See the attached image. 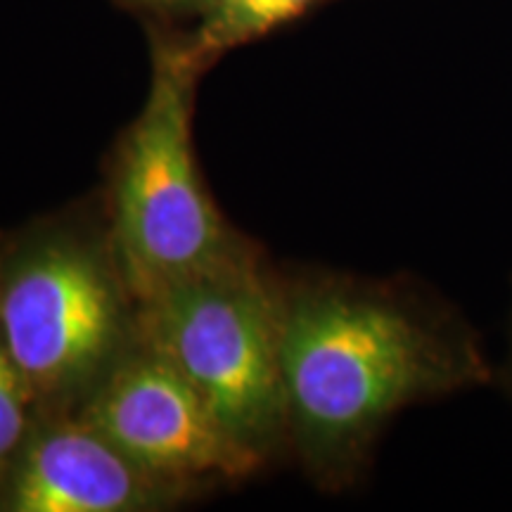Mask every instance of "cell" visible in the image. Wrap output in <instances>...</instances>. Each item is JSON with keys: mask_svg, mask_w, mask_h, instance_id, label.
I'll return each instance as SVG.
<instances>
[{"mask_svg": "<svg viewBox=\"0 0 512 512\" xmlns=\"http://www.w3.org/2000/svg\"><path fill=\"white\" fill-rule=\"evenodd\" d=\"M290 446L320 486L344 489L403 408L494 380L482 339L434 297L396 283L309 275L283 287Z\"/></svg>", "mask_w": 512, "mask_h": 512, "instance_id": "obj_1", "label": "cell"}, {"mask_svg": "<svg viewBox=\"0 0 512 512\" xmlns=\"http://www.w3.org/2000/svg\"><path fill=\"white\" fill-rule=\"evenodd\" d=\"M138 339L174 366L261 463L290 446L283 287L242 252L138 302Z\"/></svg>", "mask_w": 512, "mask_h": 512, "instance_id": "obj_2", "label": "cell"}, {"mask_svg": "<svg viewBox=\"0 0 512 512\" xmlns=\"http://www.w3.org/2000/svg\"><path fill=\"white\" fill-rule=\"evenodd\" d=\"M0 332L41 415L79 411L138 344L112 245L46 228L0 249Z\"/></svg>", "mask_w": 512, "mask_h": 512, "instance_id": "obj_3", "label": "cell"}, {"mask_svg": "<svg viewBox=\"0 0 512 512\" xmlns=\"http://www.w3.org/2000/svg\"><path fill=\"white\" fill-rule=\"evenodd\" d=\"M195 55L159 50L114 176L112 252L136 304L245 252L204 190L192 152Z\"/></svg>", "mask_w": 512, "mask_h": 512, "instance_id": "obj_4", "label": "cell"}, {"mask_svg": "<svg viewBox=\"0 0 512 512\" xmlns=\"http://www.w3.org/2000/svg\"><path fill=\"white\" fill-rule=\"evenodd\" d=\"M76 415L181 494L264 465L228 437L185 377L140 339Z\"/></svg>", "mask_w": 512, "mask_h": 512, "instance_id": "obj_5", "label": "cell"}, {"mask_svg": "<svg viewBox=\"0 0 512 512\" xmlns=\"http://www.w3.org/2000/svg\"><path fill=\"white\" fill-rule=\"evenodd\" d=\"M185 494L159 482L76 413L41 415L12 465L0 510L147 512Z\"/></svg>", "mask_w": 512, "mask_h": 512, "instance_id": "obj_6", "label": "cell"}, {"mask_svg": "<svg viewBox=\"0 0 512 512\" xmlns=\"http://www.w3.org/2000/svg\"><path fill=\"white\" fill-rule=\"evenodd\" d=\"M320 0H214L200 50L249 41L302 17Z\"/></svg>", "mask_w": 512, "mask_h": 512, "instance_id": "obj_7", "label": "cell"}, {"mask_svg": "<svg viewBox=\"0 0 512 512\" xmlns=\"http://www.w3.org/2000/svg\"><path fill=\"white\" fill-rule=\"evenodd\" d=\"M41 418L27 380L19 373L0 332V489Z\"/></svg>", "mask_w": 512, "mask_h": 512, "instance_id": "obj_8", "label": "cell"}, {"mask_svg": "<svg viewBox=\"0 0 512 512\" xmlns=\"http://www.w3.org/2000/svg\"><path fill=\"white\" fill-rule=\"evenodd\" d=\"M503 377H505V387H508V392L512 396V344H510L508 363H505V368H503Z\"/></svg>", "mask_w": 512, "mask_h": 512, "instance_id": "obj_9", "label": "cell"}]
</instances>
